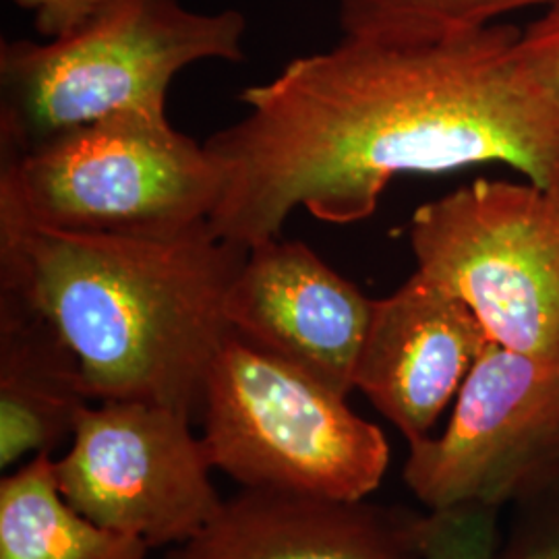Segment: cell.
<instances>
[{
    "label": "cell",
    "instance_id": "obj_1",
    "mask_svg": "<svg viewBox=\"0 0 559 559\" xmlns=\"http://www.w3.org/2000/svg\"><path fill=\"white\" fill-rule=\"evenodd\" d=\"M522 29L491 23L436 40L348 38L245 87L249 112L207 138L226 164L212 233L245 249L305 207L369 218L399 175L506 164L559 193V104L520 55Z\"/></svg>",
    "mask_w": 559,
    "mask_h": 559
},
{
    "label": "cell",
    "instance_id": "obj_2",
    "mask_svg": "<svg viewBox=\"0 0 559 559\" xmlns=\"http://www.w3.org/2000/svg\"><path fill=\"white\" fill-rule=\"evenodd\" d=\"M247 251L207 222L166 237L0 230V282L57 323L92 402H156L195 419L233 338L226 300Z\"/></svg>",
    "mask_w": 559,
    "mask_h": 559
},
{
    "label": "cell",
    "instance_id": "obj_3",
    "mask_svg": "<svg viewBox=\"0 0 559 559\" xmlns=\"http://www.w3.org/2000/svg\"><path fill=\"white\" fill-rule=\"evenodd\" d=\"M247 17L180 0H110L55 40L0 44V158L122 112H166L173 80L201 60L242 62Z\"/></svg>",
    "mask_w": 559,
    "mask_h": 559
},
{
    "label": "cell",
    "instance_id": "obj_4",
    "mask_svg": "<svg viewBox=\"0 0 559 559\" xmlns=\"http://www.w3.org/2000/svg\"><path fill=\"white\" fill-rule=\"evenodd\" d=\"M226 179L166 112L122 110L0 158V230L177 235L212 218Z\"/></svg>",
    "mask_w": 559,
    "mask_h": 559
},
{
    "label": "cell",
    "instance_id": "obj_5",
    "mask_svg": "<svg viewBox=\"0 0 559 559\" xmlns=\"http://www.w3.org/2000/svg\"><path fill=\"white\" fill-rule=\"evenodd\" d=\"M201 419L214 468L242 489L365 501L390 464L380 427L346 396L237 336L210 369Z\"/></svg>",
    "mask_w": 559,
    "mask_h": 559
},
{
    "label": "cell",
    "instance_id": "obj_6",
    "mask_svg": "<svg viewBox=\"0 0 559 559\" xmlns=\"http://www.w3.org/2000/svg\"><path fill=\"white\" fill-rule=\"evenodd\" d=\"M417 272L466 302L491 342L559 360V193L473 180L411 222Z\"/></svg>",
    "mask_w": 559,
    "mask_h": 559
},
{
    "label": "cell",
    "instance_id": "obj_7",
    "mask_svg": "<svg viewBox=\"0 0 559 559\" xmlns=\"http://www.w3.org/2000/svg\"><path fill=\"white\" fill-rule=\"evenodd\" d=\"M191 423L189 413L156 402L85 404L55 459L62 498L85 519L152 549L195 537L224 500Z\"/></svg>",
    "mask_w": 559,
    "mask_h": 559
},
{
    "label": "cell",
    "instance_id": "obj_8",
    "mask_svg": "<svg viewBox=\"0 0 559 559\" xmlns=\"http://www.w3.org/2000/svg\"><path fill=\"white\" fill-rule=\"evenodd\" d=\"M559 452V360L489 342L440 438L411 443L404 480L431 512L493 508Z\"/></svg>",
    "mask_w": 559,
    "mask_h": 559
},
{
    "label": "cell",
    "instance_id": "obj_9",
    "mask_svg": "<svg viewBox=\"0 0 559 559\" xmlns=\"http://www.w3.org/2000/svg\"><path fill=\"white\" fill-rule=\"evenodd\" d=\"M373 300L300 240L249 247L226 300L233 336L297 367L342 396L355 367Z\"/></svg>",
    "mask_w": 559,
    "mask_h": 559
},
{
    "label": "cell",
    "instance_id": "obj_10",
    "mask_svg": "<svg viewBox=\"0 0 559 559\" xmlns=\"http://www.w3.org/2000/svg\"><path fill=\"white\" fill-rule=\"evenodd\" d=\"M489 342L466 302L415 272L396 293L373 300L355 390L408 443L427 440Z\"/></svg>",
    "mask_w": 559,
    "mask_h": 559
},
{
    "label": "cell",
    "instance_id": "obj_11",
    "mask_svg": "<svg viewBox=\"0 0 559 559\" xmlns=\"http://www.w3.org/2000/svg\"><path fill=\"white\" fill-rule=\"evenodd\" d=\"M419 526L365 501L242 489L166 559H425Z\"/></svg>",
    "mask_w": 559,
    "mask_h": 559
},
{
    "label": "cell",
    "instance_id": "obj_12",
    "mask_svg": "<svg viewBox=\"0 0 559 559\" xmlns=\"http://www.w3.org/2000/svg\"><path fill=\"white\" fill-rule=\"evenodd\" d=\"M80 359L57 323L0 282V466L55 456L90 404Z\"/></svg>",
    "mask_w": 559,
    "mask_h": 559
},
{
    "label": "cell",
    "instance_id": "obj_13",
    "mask_svg": "<svg viewBox=\"0 0 559 559\" xmlns=\"http://www.w3.org/2000/svg\"><path fill=\"white\" fill-rule=\"evenodd\" d=\"M41 454L0 480V559H150L152 547L85 519L62 498Z\"/></svg>",
    "mask_w": 559,
    "mask_h": 559
},
{
    "label": "cell",
    "instance_id": "obj_14",
    "mask_svg": "<svg viewBox=\"0 0 559 559\" xmlns=\"http://www.w3.org/2000/svg\"><path fill=\"white\" fill-rule=\"evenodd\" d=\"M556 0H338L342 36L436 40L487 27L501 15Z\"/></svg>",
    "mask_w": 559,
    "mask_h": 559
},
{
    "label": "cell",
    "instance_id": "obj_15",
    "mask_svg": "<svg viewBox=\"0 0 559 559\" xmlns=\"http://www.w3.org/2000/svg\"><path fill=\"white\" fill-rule=\"evenodd\" d=\"M425 559H493L496 516L487 506H460L420 519Z\"/></svg>",
    "mask_w": 559,
    "mask_h": 559
},
{
    "label": "cell",
    "instance_id": "obj_16",
    "mask_svg": "<svg viewBox=\"0 0 559 559\" xmlns=\"http://www.w3.org/2000/svg\"><path fill=\"white\" fill-rule=\"evenodd\" d=\"M520 55L535 80L559 104V0L520 34Z\"/></svg>",
    "mask_w": 559,
    "mask_h": 559
},
{
    "label": "cell",
    "instance_id": "obj_17",
    "mask_svg": "<svg viewBox=\"0 0 559 559\" xmlns=\"http://www.w3.org/2000/svg\"><path fill=\"white\" fill-rule=\"evenodd\" d=\"M21 9L32 11L36 29L44 40L67 36L83 21L98 13L110 0H13Z\"/></svg>",
    "mask_w": 559,
    "mask_h": 559
},
{
    "label": "cell",
    "instance_id": "obj_18",
    "mask_svg": "<svg viewBox=\"0 0 559 559\" xmlns=\"http://www.w3.org/2000/svg\"><path fill=\"white\" fill-rule=\"evenodd\" d=\"M524 559H559V540L545 543L537 549H533Z\"/></svg>",
    "mask_w": 559,
    "mask_h": 559
}]
</instances>
